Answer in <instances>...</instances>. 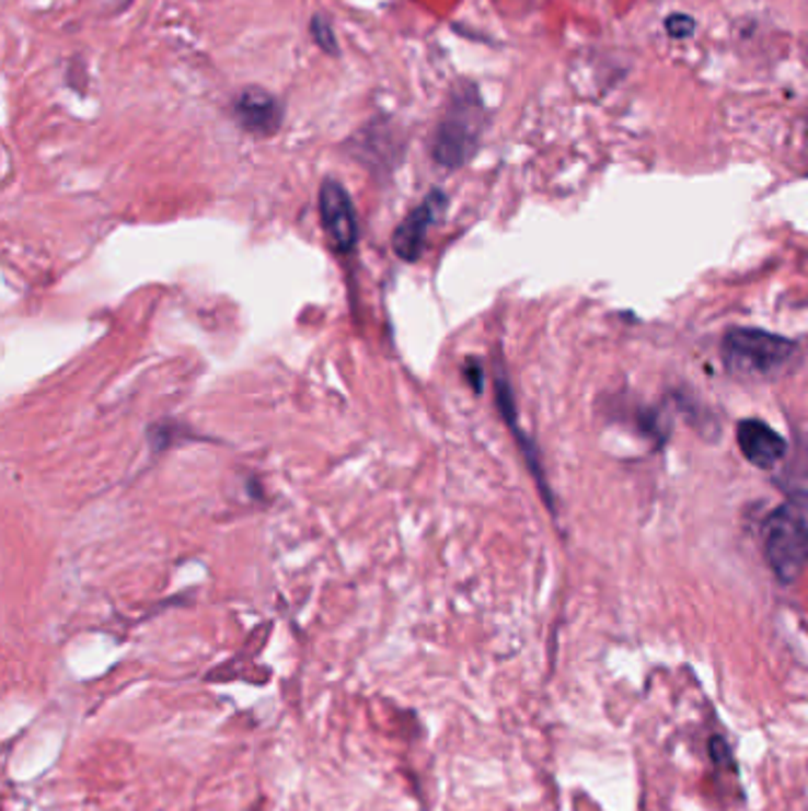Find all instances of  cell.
Returning <instances> with one entry per match:
<instances>
[{
    "instance_id": "cell-1",
    "label": "cell",
    "mask_w": 808,
    "mask_h": 811,
    "mask_svg": "<svg viewBox=\"0 0 808 811\" xmlns=\"http://www.w3.org/2000/svg\"><path fill=\"white\" fill-rule=\"evenodd\" d=\"M799 347L795 341L754 331V327H738L724 339V359L735 375L749 380H771L792 366L797 359Z\"/></svg>"
},
{
    "instance_id": "cell-2",
    "label": "cell",
    "mask_w": 808,
    "mask_h": 811,
    "mask_svg": "<svg viewBox=\"0 0 808 811\" xmlns=\"http://www.w3.org/2000/svg\"><path fill=\"white\" fill-rule=\"evenodd\" d=\"M484 126V107L480 103L477 89L468 85V91H453L451 105L435 134V160L446 169H458L465 164L474 148H477Z\"/></svg>"
},
{
    "instance_id": "cell-3",
    "label": "cell",
    "mask_w": 808,
    "mask_h": 811,
    "mask_svg": "<svg viewBox=\"0 0 808 811\" xmlns=\"http://www.w3.org/2000/svg\"><path fill=\"white\" fill-rule=\"evenodd\" d=\"M763 553L775 577L797 581L808 565V522L795 508H775L763 524Z\"/></svg>"
},
{
    "instance_id": "cell-4",
    "label": "cell",
    "mask_w": 808,
    "mask_h": 811,
    "mask_svg": "<svg viewBox=\"0 0 808 811\" xmlns=\"http://www.w3.org/2000/svg\"><path fill=\"white\" fill-rule=\"evenodd\" d=\"M321 223L332 245L339 252H351L358 245V219L349 193L342 183L327 178L321 185Z\"/></svg>"
},
{
    "instance_id": "cell-5",
    "label": "cell",
    "mask_w": 808,
    "mask_h": 811,
    "mask_svg": "<svg viewBox=\"0 0 808 811\" xmlns=\"http://www.w3.org/2000/svg\"><path fill=\"white\" fill-rule=\"evenodd\" d=\"M446 209V195L441 190H431L423 205L408 213V219L403 221L396 233H394V252L401 256L403 262H415L423 254L429 228L437 223Z\"/></svg>"
},
{
    "instance_id": "cell-6",
    "label": "cell",
    "mask_w": 808,
    "mask_h": 811,
    "mask_svg": "<svg viewBox=\"0 0 808 811\" xmlns=\"http://www.w3.org/2000/svg\"><path fill=\"white\" fill-rule=\"evenodd\" d=\"M738 444L744 459L761 470L777 465L787 453V441L777 435L769 422L757 418L740 420Z\"/></svg>"
},
{
    "instance_id": "cell-7",
    "label": "cell",
    "mask_w": 808,
    "mask_h": 811,
    "mask_svg": "<svg viewBox=\"0 0 808 811\" xmlns=\"http://www.w3.org/2000/svg\"><path fill=\"white\" fill-rule=\"evenodd\" d=\"M235 119L244 131L270 136L282 124V105L264 89H244L235 100Z\"/></svg>"
},
{
    "instance_id": "cell-8",
    "label": "cell",
    "mask_w": 808,
    "mask_h": 811,
    "mask_svg": "<svg viewBox=\"0 0 808 811\" xmlns=\"http://www.w3.org/2000/svg\"><path fill=\"white\" fill-rule=\"evenodd\" d=\"M311 34H313V40L319 43V48H323L330 55H337L335 34H332V26L323 18V14H315V18H313V22H311Z\"/></svg>"
},
{
    "instance_id": "cell-9",
    "label": "cell",
    "mask_w": 808,
    "mask_h": 811,
    "mask_svg": "<svg viewBox=\"0 0 808 811\" xmlns=\"http://www.w3.org/2000/svg\"><path fill=\"white\" fill-rule=\"evenodd\" d=\"M667 32L671 38H688L695 32V20L688 18V14H669L667 18Z\"/></svg>"
},
{
    "instance_id": "cell-10",
    "label": "cell",
    "mask_w": 808,
    "mask_h": 811,
    "mask_svg": "<svg viewBox=\"0 0 808 811\" xmlns=\"http://www.w3.org/2000/svg\"><path fill=\"white\" fill-rule=\"evenodd\" d=\"M465 375L470 378V384H472V387L474 390H477V392H482V382H484V370L480 368V363L477 361H470L468 363V368H465Z\"/></svg>"
}]
</instances>
